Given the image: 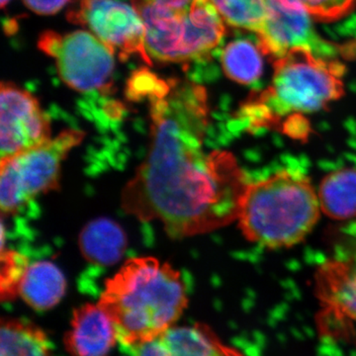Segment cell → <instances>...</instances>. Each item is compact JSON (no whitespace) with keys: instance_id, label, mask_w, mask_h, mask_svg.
<instances>
[{"instance_id":"obj_1","label":"cell","mask_w":356,"mask_h":356,"mask_svg":"<svg viewBox=\"0 0 356 356\" xmlns=\"http://www.w3.org/2000/svg\"><path fill=\"white\" fill-rule=\"evenodd\" d=\"M151 145L122 193V207L143 222L159 221L172 238H187L236 221L248 182L235 156L206 152L207 93L168 79L149 100Z\"/></svg>"},{"instance_id":"obj_14","label":"cell","mask_w":356,"mask_h":356,"mask_svg":"<svg viewBox=\"0 0 356 356\" xmlns=\"http://www.w3.org/2000/svg\"><path fill=\"white\" fill-rule=\"evenodd\" d=\"M159 337L168 356H243L222 343L207 325H173Z\"/></svg>"},{"instance_id":"obj_18","label":"cell","mask_w":356,"mask_h":356,"mask_svg":"<svg viewBox=\"0 0 356 356\" xmlns=\"http://www.w3.org/2000/svg\"><path fill=\"white\" fill-rule=\"evenodd\" d=\"M264 51L259 43L248 39L231 42L222 51L221 63L225 74L241 84H252L261 79L264 72Z\"/></svg>"},{"instance_id":"obj_8","label":"cell","mask_w":356,"mask_h":356,"mask_svg":"<svg viewBox=\"0 0 356 356\" xmlns=\"http://www.w3.org/2000/svg\"><path fill=\"white\" fill-rule=\"evenodd\" d=\"M67 20L92 33L125 62L139 57L153 65L145 41V26L135 7L118 0H72Z\"/></svg>"},{"instance_id":"obj_2","label":"cell","mask_w":356,"mask_h":356,"mask_svg":"<svg viewBox=\"0 0 356 356\" xmlns=\"http://www.w3.org/2000/svg\"><path fill=\"white\" fill-rule=\"evenodd\" d=\"M187 303L179 273L152 257L126 261L106 281L98 302L113 321L117 339L129 353L173 327Z\"/></svg>"},{"instance_id":"obj_7","label":"cell","mask_w":356,"mask_h":356,"mask_svg":"<svg viewBox=\"0 0 356 356\" xmlns=\"http://www.w3.org/2000/svg\"><path fill=\"white\" fill-rule=\"evenodd\" d=\"M38 47L55 60L58 76L70 88L83 93L111 88L116 55L88 30L42 33Z\"/></svg>"},{"instance_id":"obj_21","label":"cell","mask_w":356,"mask_h":356,"mask_svg":"<svg viewBox=\"0 0 356 356\" xmlns=\"http://www.w3.org/2000/svg\"><path fill=\"white\" fill-rule=\"evenodd\" d=\"M312 17L325 22L341 19L350 13L356 0H296Z\"/></svg>"},{"instance_id":"obj_22","label":"cell","mask_w":356,"mask_h":356,"mask_svg":"<svg viewBox=\"0 0 356 356\" xmlns=\"http://www.w3.org/2000/svg\"><path fill=\"white\" fill-rule=\"evenodd\" d=\"M70 0H23L26 6L38 15H54L62 10Z\"/></svg>"},{"instance_id":"obj_5","label":"cell","mask_w":356,"mask_h":356,"mask_svg":"<svg viewBox=\"0 0 356 356\" xmlns=\"http://www.w3.org/2000/svg\"><path fill=\"white\" fill-rule=\"evenodd\" d=\"M149 58L161 64L200 60L221 43L226 23L211 0H132Z\"/></svg>"},{"instance_id":"obj_10","label":"cell","mask_w":356,"mask_h":356,"mask_svg":"<svg viewBox=\"0 0 356 356\" xmlns=\"http://www.w3.org/2000/svg\"><path fill=\"white\" fill-rule=\"evenodd\" d=\"M310 17L296 0H267L266 19L257 33V43L264 55L277 60L296 47L331 50L314 32Z\"/></svg>"},{"instance_id":"obj_13","label":"cell","mask_w":356,"mask_h":356,"mask_svg":"<svg viewBox=\"0 0 356 356\" xmlns=\"http://www.w3.org/2000/svg\"><path fill=\"white\" fill-rule=\"evenodd\" d=\"M67 289L64 273L51 261L29 264L19 286L18 296L34 310L43 312L60 303Z\"/></svg>"},{"instance_id":"obj_4","label":"cell","mask_w":356,"mask_h":356,"mask_svg":"<svg viewBox=\"0 0 356 356\" xmlns=\"http://www.w3.org/2000/svg\"><path fill=\"white\" fill-rule=\"evenodd\" d=\"M320 201L302 173L281 170L248 184L238 208V227L252 243L269 248L304 240L320 218Z\"/></svg>"},{"instance_id":"obj_11","label":"cell","mask_w":356,"mask_h":356,"mask_svg":"<svg viewBox=\"0 0 356 356\" xmlns=\"http://www.w3.org/2000/svg\"><path fill=\"white\" fill-rule=\"evenodd\" d=\"M315 280L325 317L356 324V255L325 261L318 267Z\"/></svg>"},{"instance_id":"obj_17","label":"cell","mask_w":356,"mask_h":356,"mask_svg":"<svg viewBox=\"0 0 356 356\" xmlns=\"http://www.w3.org/2000/svg\"><path fill=\"white\" fill-rule=\"evenodd\" d=\"M0 356H54L48 337L36 325L3 318L0 325Z\"/></svg>"},{"instance_id":"obj_15","label":"cell","mask_w":356,"mask_h":356,"mask_svg":"<svg viewBox=\"0 0 356 356\" xmlns=\"http://www.w3.org/2000/svg\"><path fill=\"white\" fill-rule=\"evenodd\" d=\"M126 247L125 232L116 222L106 218L88 222L79 235L81 254L97 266H113L120 261Z\"/></svg>"},{"instance_id":"obj_6","label":"cell","mask_w":356,"mask_h":356,"mask_svg":"<svg viewBox=\"0 0 356 356\" xmlns=\"http://www.w3.org/2000/svg\"><path fill=\"white\" fill-rule=\"evenodd\" d=\"M84 134L65 130L57 137L27 151L1 159L0 208L10 215L32 199L58 186L65 159L79 146Z\"/></svg>"},{"instance_id":"obj_20","label":"cell","mask_w":356,"mask_h":356,"mask_svg":"<svg viewBox=\"0 0 356 356\" xmlns=\"http://www.w3.org/2000/svg\"><path fill=\"white\" fill-rule=\"evenodd\" d=\"M29 266L27 257L19 252L1 248L0 293L2 301H11L18 296L21 281Z\"/></svg>"},{"instance_id":"obj_16","label":"cell","mask_w":356,"mask_h":356,"mask_svg":"<svg viewBox=\"0 0 356 356\" xmlns=\"http://www.w3.org/2000/svg\"><path fill=\"white\" fill-rule=\"evenodd\" d=\"M321 210L334 220L356 217V170L341 168L325 177L318 188Z\"/></svg>"},{"instance_id":"obj_19","label":"cell","mask_w":356,"mask_h":356,"mask_svg":"<svg viewBox=\"0 0 356 356\" xmlns=\"http://www.w3.org/2000/svg\"><path fill=\"white\" fill-rule=\"evenodd\" d=\"M227 25L259 33L267 16V0H211Z\"/></svg>"},{"instance_id":"obj_3","label":"cell","mask_w":356,"mask_h":356,"mask_svg":"<svg viewBox=\"0 0 356 356\" xmlns=\"http://www.w3.org/2000/svg\"><path fill=\"white\" fill-rule=\"evenodd\" d=\"M344 72L343 64L316 57L311 49L293 48L275 60L273 83L248 98L241 118L252 129L271 127L285 115L327 108L343 95Z\"/></svg>"},{"instance_id":"obj_12","label":"cell","mask_w":356,"mask_h":356,"mask_svg":"<svg viewBox=\"0 0 356 356\" xmlns=\"http://www.w3.org/2000/svg\"><path fill=\"white\" fill-rule=\"evenodd\" d=\"M117 341L113 321L98 303L76 309L64 337L65 350L72 356H109Z\"/></svg>"},{"instance_id":"obj_9","label":"cell","mask_w":356,"mask_h":356,"mask_svg":"<svg viewBox=\"0 0 356 356\" xmlns=\"http://www.w3.org/2000/svg\"><path fill=\"white\" fill-rule=\"evenodd\" d=\"M51 139L50 122L29 91L11 83L0 86L1 159L38 147Z\"/></svg>"},{"instance_id":"obj_23","label":"cell","mask_w":356,"mask_h":356,"mask_svg":"<svg viewBox=\"0 0 356 356\" xmlns=\"http://www.w3.org/2000/svg\"><path fill=\"white\" fill-rule=\"evenodd\" d=\"M1 1V7L2 8H4L8 4V2L10 1V0H0Z\"/></svg>"}]
</instances>
